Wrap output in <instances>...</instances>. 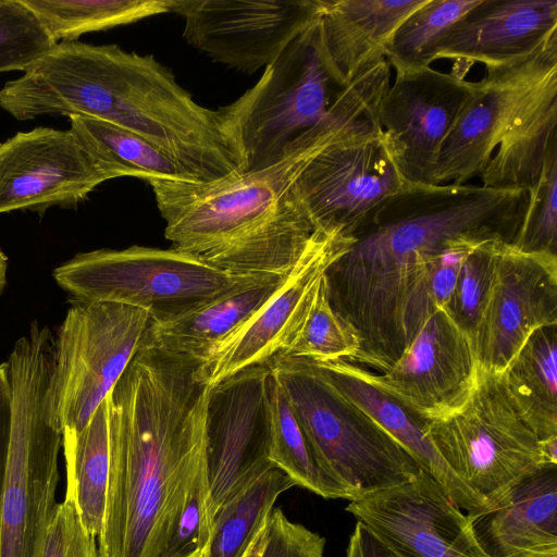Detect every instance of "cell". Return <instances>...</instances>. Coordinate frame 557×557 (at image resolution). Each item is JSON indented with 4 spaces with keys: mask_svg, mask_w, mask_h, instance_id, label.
Masks as SVG:
<instances>
[{
    "mask_svg": "<svg viewBox=\"0 0 557 557\" xmlns=\"http://www.w3.org/2000/svg\"><path fill=\"white\" fill-rule=\"evenodd\" d=\"M320 11L321 0H173L171 8L189 45L249 74L271 64Z\"/></svg>",
    "mask_w": 557,
    "mask_h": 557,
    "instance_id": "obj_11",
    "label": "cell"
},
{
    "mask_svg": "<svg viewBox=\"0 0 557 557\" xmlns=\"http://www.w3.org/2000/svg\"><path fill=\"white\" fill-rule=\"evenodd\" d=\"M269 459L299 485L323 498L351 500L349 491L315 458L278 383L270 371L267 385Z\"/></svg>",
    "mask_w": 557,
    "mask_h": 557,
    "instance_id": "obj_28",
    "label": "cell"
},
{
    "mask_svg": "<svg viewBox=\"0 0 557 557\" xmlns=\"http://www.w3.org/2000/svg\"><path fill=\"white\" fill-rule=\"evenodd\" d=\"M308 361L333 387L399 442L466 513L479 516L494 508L447 466L428 436V420L374 385L366 368L347 360Z\"/></svg>",
    "mask_w": 557,
    "mask_h": 557,
    "instance_id": "obj_22",
    "label": "cell"
},
{
    "mask_svg": "<svg viewBox=\"0 0 557 557\" xmlns=\"http://www.w3.org/2000/svg\"><path fill=\"white\" fill-rule=\"evenodd\" d=\"M473 528L491 557L557 549V466L530 475L492 510L473 516Z\"/></svg>",
    "mask_w": 557,
    "mask_h": 557,
    "instance_id": "obj_24",
    "label": "cell"
},
{
    "mask_svg": "<svg viewBox=\"0 0 557 557\" xmlns=\"http://www.w3.org/2000/svg\"><path fill=\"white\" fill-rule=\"evenodd\" d=\"M346 557H401L364 524L356 522L346 549Z\"/></svg>",
    "mask_w": 557,
    "mask_h": 557,
    "instance_id": "obj_40",
    "label": "cell"
},
{
    "mask_svg": "<svg viewBox=\"0 0 557 557\" xmlns=\"http://www.w3.org/2000/svg\"><path fill=\"white\" fill-rule=\"evenodd\" d=\"M341 91L324 66L318 20L232 103L215 110L238 173L269 166L326 115Z\"/></svg>",
    "mask_w": 557,
    "mask_h": 557,
    "instance_id": "obj_6",
    "label": "cell"
},
{
    "mask_svg": "<svg viewBox=\"0 0 557 557\" xmlns=\"http://www.w3.org/2000/svg\"><path fill=\"white\" fill-rule=\"evenodd\" d=\"M557 325V256L498 244L488 290L471 336L476 368L503 374L529 337Z\"/></svg>",
    "mask_w": 557,
    "mask_h": 557,
    "instance_id": "obj_12",
    "label": "cell"
},
{
    "mask_svg": "<svg viewBox=\"0 0 557 557\" xmlns=\"http://www.w3.org/2000/svg\"><path fill=\"white\" fill-rule=\"evenodd\" d=\"M542 453L548 466H557V436L541 441Z\"/></svg>",
    "mask_w": 557,
    "mask_h": 557,
    "instance_id": "obj_41",
    "label": "cell"
},
{
    "mask_svg": "<svg viewBox=\"0 0 557 557\" xmlns=\"http://www.w3.org/2000/svg\"><path fill=\"white\" fill-rule=\"evenodd\" d=\"M58 42L171 12L173 0H24Z\"/></svg>",
    "mask_w": 557,
    "mask_h": 557,
    "instance_id": "obj_30",
    "label": "cell"
},
{
    "mask_svg": "<svg viewBox=\"0 0 557 557\" xmlns=\"http://www.w3.org/2000/svg\"><path fill=\"white\" fill-rule=\"evenodd\" d=\"M199 363L143 346L107 396L109 476L98 557H163L207 471L212 386Z\"/></svg>",
    "mask_w": 557,
    "mask_h": 557,
    "instance_id": "obj_1",
    "label": "cell"
},
{
    "mask_svg": "<svg viewBox=\"0 0 557 557\" xmlns=\"http://www.w3.org/2000/svg\"><path fill=\"white\" fill-rule=\"evenodd\" d=\"M36 557H98L96 537L84 527L71 497L64 495L52 509Z\"/></svg>",
    "mask_w": 557,
    "mask_h": 557,
    "instance_id": "obj_37",
    "label": "cell"
},
{
    "mask_svg": "<svg viewBox=\"0 0 557 557\" xmlns=\"http://www.w3.org/2000/svg\"><path fill=\"white\" fill-rule=\"evenodd\" d=\"M0 108L17 120L95 117L144 138L196 182L238 173L215 110L196 102L151 54L116 45L61 41L0 90Z\"/></svg>",
    "mask_w": 557,
    "mask_h": 557,
    "instance_id": "obj_3",
    "label": "cell"
},
{
    "mask_svg": "<svg viewBox=\"0 0 557 557\" xmlns=\"http://www.w3.org/2000/svg\"><path fill=\"white\" fill-rule=\"evenodd\" d=\"M355 242V236L314 231L313 238L281 288L211 356L196 379L208 386L250 367L267 364L292 343L321 277Z\"/></svg>",
    "mask_w": 557,
    "mask_h": 557,
    "instance_id": "obj_15",
    "label": "cell"
},
{
    "mask_svg": "<svg viewBox=\"0 0 557 557\" xmlns=\"http://www.w3.org/2000/svg\"><path fill=\"white\" fill-rule=\"evenodd\" d=\"M148 311L117 302L71 304L58 329L47 417L81 432L143 347Z\"/></svg>",
    "mask_w": 557,
    "mask_h": 557,
    "instance_id": "obj_9",
    "label": "cell"
},
{
    "mask_svg": "<svg viewBox=\"0 0 557 557\" xmlns=\"http://www.w3.org/2000/svg\"><path fill=\"white\" fill-rule=\"evenodd\" d=\"M471 338L445 309L422 326L403 356L369 379L419 417L431 420L457 410L476 379Z\"/></svg>",
    "mask_w": 557,
    "mask_h": 557,
    "instance_id": "obj_19",
    "label": "cell"
},
{
    "mask_svg": "<svg viewBox=\"0 0 557 557\" xmlns=\"http://www.w3.org/2000/svg\"><path fill=\"white\" fill-rule=\"evenodd\" d=\"M379 103L341 131L298 175L296 194L314 231L355 236L386 200L411 185L379 126Z\"/></svg>",
    "mask_w": 557,
    "mask_h": 557,
    "instance_id": "obj_10",
    "label": "cell"
},
{
    "mask_svg": "<svg viewBox=\"0 0 557 557\" xmlns=\"http://www.w3.org/2000/svg\"><path fill=\"white\" fill-rule=\"evenodd\" d=\"M346 510L401 557H491L473 516L428 472L350 500Z\"/></svg>",
    "mask_w": 557,
    "mask_h": 557,
    "instance_id": "obj_13",
    "label": "cell"
},
{
    "mask_svg": "<svg viewBox=\"0 0 557 557\" xmlns=\"http://www.w3.org/2000/svg\"><path fill=\"white\" fill-rule=\"evenodd\" d=\"M293 486L285 472L272 467L224 503L215 512L209 557H243L277 497Z\"/></svg>",
    "mask_w": 557,
    "mask_h": 557,
    "instance_id": "obj_29",
    "label": "cell"
},
{
    "mask_svg": "<svg viewBox=\"0 0 557 557\" xmlns=\"http://www.w3.org/2000/svg\"><path fill=\"white\" fill-rule=\"evenodd\" d=\"M381 90L368 76L334 98L326 115L273 164L211 182L151 177L172 247L242 276H284L300 260L314 230L296 194L308 162L372 108Z\"/></svg>",
    "mask_w": 557,
    "mask_h": 557,
    "instance_id": "obj_2",
    "label": "cell"
},
{
    "mask_svg": "<svg viewBox=\"0 0 557 557\" xmlns=\"http://www.w3.org/2000/svg\"><path fill=\"white\" fill-rule=\"evenodd\" d=\"M500 236L483 239L465 260L445 310L471 338L488 290ZM507 242V240H506ZM509 243V242H508Z\"/></svg>",
    "mask_w": 557,
    "mask_h": 557,
    "instance_id": "obj_36",
    "label": "cell"
},
{
    "mask_svg": "<svg viewBox=\"0 0 557 557\" xmlns=\"http://www.w3.org/2000/svg\"><path fill=\"white\" fill-rule=\"evenodd\" d=\"M106 181L71 129L37 127L0 144V213L75 208Z\"/></svg>",
    "mask_w": 557,
    "mask_h": 557,
    "instance_id": "obj_18",
    "label": "cell"
},
{
    "mask_svg": "<svg viewBox=\"0 0 557 557\" xmlns=\"http://www.w3.org/2000/svg\"><path fill=\"white\" fill-rule=\"evenodd\" d=\"M69 301H109L149 312L151 319L176 313L257 276L214 268L176 248L131 246L75 255L53 270Z\"/></svg>",
    "mask_w": 557,
    "mask_h": 557,
    "instance_id": "obj_8",
    "label": "cell"
},
{
    "mask_svg": "<svg viewBox=\"0 0 557 557\" xmlns=\"http://www.w3.org/2000/svg\"><path fill=\"white\" fill-rule=\"evenodd\" d=\"M519 557H557V549L545 550V552L528 553V554L521 555Z\"/></svg>",
    "mask_w": 557,
    "mask_h": 557,
    "instance_id": "obj_44",
    "label": "cell"
},
{
    "mask_svg": "<svg viewBox=\"0 0 557 557\" xmlns=\"http://www.w3.org/2000/svg\"><path fill=\"white\" fill-rule=\"evenodd\" d=\"M215 510L208 474L196 484L163 557H186L210 545Z\"/></svg>",
    "mask_w": 557,
    "mask_h": 557,
    "instance_id": "obj_38",
    "label": "cell"
},
{
    "mask_svg": "<svg viewBox=\"0 0 557 557\" xmlns=\"http://www.w3.org/2000/svg\"><path fill=\"white\" fill-rule=\"evenodd\" d=\"M65 494L78 510L86 530L97 539L104 509L109 476V429L107 400L96 409L78 433L63 431Z\"/></svg>",
    "mask_w": 557,
    "mask_h": 557,
    "instance_id": "obj_27",
    "label": "cell"
},
{
    "mask_svg": "<svg viewBox=\"0 0 557 557\" xmlns=\"http://www.w3.org/2000/svg\"><path fill=\"white\" fill-rule=\"evenodd\" d=\"M359 350L358 334L331 305L324 274L298 331L282 354L317 362H329L352 361Z\"/></svg>",
    "mask_w": 557,
    "mask_h": 557,
    "instance_id": "obj_33",
    "label": "cell"
},
{
    "mask_svg": "<svg viewBox=\"0 0 557 557\" xmlns=\"http://www.w3.org/2000/svg\"><path fill=\"white\" fill-rule=\"evenodd\" d=\"M267 523L258 532L257 536L248 546L243 557H261L264 540H265Z\"/></svg>",
    "mask_w": 557,
    "mask_h": 557,
    "instance_id": "obj_42",
    "label": "cell"
},
{
    "mask_svg": "<svg viewBox=\"0 0 557 557\" xmlns=\"http://www.w3.org/2000/svg\"><path fill=\"white\" fill-rule=\"evenodd\" d=\"M57 44L24 0H0V73L25 72Z\"/></svg>",
    "mask_w": 557,
    "mask_h": 557,
    "instance_id": "obj_34",
    "label": "cell"
},
{
    "mask_svg": "<svg viewBox=\"0 0 557 557\" xmlns=\"http://www.w3.org/2000/svg\"><path fill=\"white\" fill-rule=\"evenodd\" d=\"M557 325L535 331L503 373L508 396L539 436H557Z\"/></svg>",
    "mask_w": 557,
    "mask_h": 557,
    "instance_id": "obj_26",
    "label": "cell"
},
{
    "mask_svg": "<svg viewBox=\"0 0 557 557\" xmlns=\"http://www.w3.org/2000/svg\"><path fill=\"white\" fill-rule=\"evenodd\" d=\"M9 267V259L3 250L0 248V296L7 285V273Z\"/></svg>",
    "mask_w": 557,
    "mask_h": 557,
    "instance_id": "obj_43",
    "label": "cell"
},
{
    "mask_svg": "<svg viewBox=\"0 0 557 557\" xmlns=\"http://www.w3.org/2000/svg\"><path fill=\"white\" fill-rule=\"evenodd\" d=\"M287 275L257 276L176 313L150 318L143 346L200 364L281 288Z\"/></svg>",
    "mask_w": 557,
    "mask_h": 557,
    "instance_id": "obj_23",
    "label": "cell"
},
{
    "mask_svg": "<svg viewBox=\"0 0 557 557\" xmlns=\"http://www.w3.org/2000/svg\"><path fill=\"white\" fill-rule=\"evenodd\" d=\"M426 433L455 474L493 506L518 483L552 467L541 440L513 407L503 374L478 369L467 400L428 420Z\"/></svg>",
    "mask_w": 557,
    "mask_h": 557,
    "instance_id": "obj_7",
    "label": "cell"
},
{
    "mask_svg": "<svg viewBox=\"0 0 557 557\" xmlns=\"http://www.w3.org/2000/svg\"><path fill=\"white\" fill-rule=\"evenodd\" d=\"M490 236L503 237L490 232L461 234L444 240L429 253L424 271L404 312L403 334L406 349L426 321L438 310L445 309L465 260Z\"/></svg>",
    "mask_w": 557,
    "mask_h": 557,
    "instance_id": "obj_31",
    "label": "cell"
},
{
    "mask_svg": "<svg viewBox=\"0 0 557 557\" xmlns=\"http://www.w3.org/2000/svg\"><path fill=\"white\" fill-rule=\"evenodd\" d=\"M557 146V66L535 86L479 176L482 186L532 188Z\"/></svg>",
    "mask_w": 557,
    "mask_h": 557,
    "instance_id": "obj_25",
    "label": "cell"
},
{
    "mask_svg": "<svg viewBox=\"0 0 557 557\" xmlns=\"http://www.w3.org/2000/svg\"><path fill=\"white\" fill-rule=\"evenodd\" d=\"M511 244L524 252L557 256V146L547 154L540 178L529 189L528 206Z\"/></svg>",
    "mask_w": 557,
    "mask_h": 557,
    "instance_id": "obj_35",
    "label": "cell"
},
{
    "mask_svg": "<svg viewBox=\"0 0 557 557\" xmlns=\"http://www.w3.org/2000/svg\"><path fill=\"white\" fill-rule=\"evenodd\" d=\"M324 546L323 536L273 508L267 520L261 557H323Z\"/></svg>",
    "mask_w": 557,
    "mask_h": 557,
    "instance_id": "obj_39",
    "label": "cell"
},
{
    "mask_svg": "<svg viewBox=\"0 0 557 557\" xmlns=\"http://www.w3.org/2000/svg\"><path fill=\"white\" fill-rule=\"evenodd\" d=\"M268 364L212 386L207 410V471L216 510L274 467L269 459Z\"/></svg>",
    "mask_w": 557,
    "mask_h": 557,
    "instance_id": "obj_17",
    "label": "cell"
},
{
    "mask_svg": "<svg viewBox=\"0 0 557 557\" xmlns=\"http://www.w3.org/2000/svg\"><path fill=\"white\" fill-rule=\"evenodd\" d=\"M480 0H428L407 16L395 30L386 61L396 73L431 66L436 51L456 23Z\"/></svg>",
    "mask_w": 557,
    "mask_h": 557,
    "instance_id": "obj_32",
    "label": "cell"
},
{
    "mask_svg": "<svg viewBox=\"0 0 557 557\" xmlns=\"http://www.w3.org/2000/svg\"><path fill=\"white\" fill-rule=\"evenodd\" d=\"M428 0H321L320 50L339 90L385 59L400 23Z\"/></svg>",
    "mask_w": 557,
    "mask_h": 557,
    "instance_id": "obj_21",
    "label": "cell"
},
{
    "mask_svg": "<svg viewBox=\"0 0 557 557\" xmlns=\"http://www.w3.org/2000/svg\"><path fill=\"white\" fill-rule=\"evenodd\" d=\"M554 66L557 35L524 59L485 67L442 146L435 184L462 185L480 176L516 114Z\"/></svg>",
    "mask_w": 557,
    "mask_h": 557,
    "instance_id": "obj_16",
    "label": "cell"
},
{
    "mask_svg": "<svg viewBox=\"0 0 557 557\" xmlns=\"http://www.w3.org/2000/svg\"><path fill=\"white\" fill-rule=\"evenodd\" d=\"M474 82L431 66L396 73L376 111L377 123L403 177L436 185L442 146L468 102Z\"/></svg>",
    "mask_w": 557,
    "mask_h": 557,
    "instance_id": "obj_14",
    "label": "cell"
},
{
    "mask_svg": "<svg viewBox=\"0 0 557 557\" xmlns=\"http://www.w3.org/2000/svg\"><path fill=\"white\" fill-rule=\"evenodd\" d=\"M267 364L315 458L349 491L351 500L420 473L421 467L406 448L333 387L310 361L278 354Z\"/></svg>",
    "mask_w": 557,
    "mask_h": 557,
    "instance_id": "obj_5",
    "label": "cell"
},
{
    "mask_svg": "<svg viewBox=\"0 0 557 557\" xmlns=\"http://www.w3.org/2000/svg\"><path fill=\"white\" fill-rule=\"evenodd\" d=\"M557 35V0H480L441 42L435 60L455 61L465 77L485 67L524 59Z\"/></svg>",
    "mask_w": 557,
    "mask_h": 557,
    "instance_id": "obj_20",
    "label": "cell"
},
{
    "mask_svg": "<svg viewBox=\"0 0 557 557\" xmlns=\"http://www.w3.org/2000/svg\"><path fill=\"white\" fill-rule=\"evenodd\" d=\"M55 337L37 320L7 361L12 418L0 498V557H36L57 502L63 431L47 417Z\"/></svg>",
    "mask_w": 557,
    "mask_h": 557,
    "instance_id": "obj_4",
    "label": "cell"
}]
</instances>
